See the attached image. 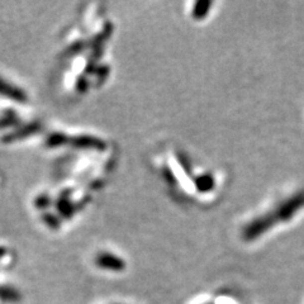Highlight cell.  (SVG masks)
Returning <instances> with one entry per match:
<instances>
[{"instance_id":"6da1fadb","label":"cell","mask_w":304,"mask_h":304,"mask_svg":"<svg viewBox=\"0 0 304 304\" xmlns=\"http://www.w3.org/2000/svg\"><path fill=\"white\" fill-rule=\"evenodd\" d=\"M304 205V192H301L298 196L290 198L289 201L285 202L284 204L279 205L275 210H271L268 214L261 215V217L256 218L255 220H251L250 223L246 224L245 227L241 228V234L242 238L246 241L255 240L266 229L273 227L276 224L275 222L278 220H288L296 214L298 209H301Z\"/></svg>"},{"instance_id":"7a4b0ae2","label":"cell","mask_w":304,"mask_h":304,"mask_svg":"<svg viewBox=\"0 0 304 304\" xmlns=\"http://www.w3.org/2000/svg\"><path fill=\"white\" fill-rule=\"evenodd\" d=\"M95 264L101 269H105V270L112 271H120L126 268V262L124 260L118 257L117 255L110 254V252H99L95 257Z\"/></svg>"},{"instance_id":"3957f363","label":"cell","mask_w":304,"mask_h":304,"mask_svg":"<svg viewBox=\"0 0 304 304\" xmlns=\"http://www.w3.org/2000/svg\"><path fill=\"white\" fill-rule=\"evenodd\" d=\"M0 94L4 95V97H8V98L15 99V101H24L25 99V95L23 94L22 90L13 87V85L6 84L1 79H0Z\"/></svg>"}]
</instances>
